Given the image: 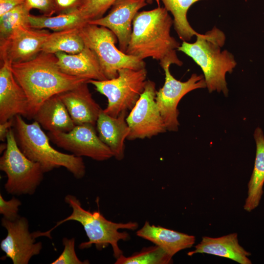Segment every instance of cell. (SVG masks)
Instances as JSON below:
<instances>
[{
  "instance_id": "obj_35",
  "label": "cell",
  "mask_w": 264,
  "mask_h": 264,
  "mask_svg": "<svg viewBox=\"0 0 264 264\" xmlns=\"http://www.w3.org/2000/svg\"><path fill=\"white\" fill-rule=\"evenodd\" d=\"M148 4H151L153 3L154 0H146Z\"/></svg>"
},
{
  "instance_id": "obj_20",
  "label": "cell",
  "mask_w": 264,
  "mask_h": 264,
  "mask_svg": "<svg viewBox=\"0 0 264 264\" xmlns=\"http://www.w3.org/2000/svg\"><path fill=\"white\" fill-rule=\"evenodd\" d=\"M136 234L160 247L172 257L182 250L191 247L196 240L194 236L151 225L149 221H146Z\"/></svg>"
},
{
  "instance_id": "obj_16",
  "label": "cell",
  "mask_w": 264,
  "mask_h": 264,
  "mask_svg": "<svg viewBox=\"0 0 264 264\" xmlns=\"http://www.w3.org/2000/svg\"><path fill=\"white\" fill-rule=\"evenodd\" d=\"M84 82L77 87L59 94L75 125L96 123L102 110L92 97Z\"/></svg>"
},
{
  "instance_id": "obj_19",
  "label": "cell",
  "mask_w": 264,
  "mask_h": 264,
  "mask_svg": "<svg viewBox=\"0 0 264 264\" xmlns=\"http://www.w3.org/2000/svg\"><path fill=\"white\" fill-rule=\"evenodd\" d=\"M195 250L189 252L188 256L205 253L231 259L240 264H251L248 258L250 253L239 243L238 234L234 233L218 238L203 237Z\"/></svg>"
},
{
  "instance_id": "obj_11",
  "label": "cell",
  "mask_w": 264,
  "mask_h": 264,
  "mask_svg": "<svg viewBox=\"0 0 264 264\" xmlns=\"http://www.w3.org/2000/svg\"><path fill=\"white\" fill-rule=\"evenodd\" d=\"M53 143L77 156H86L97 161H105L113 156L110 148L97 135L90 124L76 125L70 131L49 132Z\"/></svg>"
},
{
  "instance_id": "obj_26",
  "label": "cell",
  "mask_w": 264,
  "mask_h": 264,
  "mask_svg": "<svg viewBox=\"0 0 264 264\" xmlns=\"http://www.w3.org/2000/svg\"><path fill=\"white\" fill-rule=\"evenodd\" d=\"M172 257L160 247L154 246L145 247L140 251L129 257L120 255L115 264H169L172 263Z\"/></svg>"
},
{
  "instance_id": "obj_33",
  "label": "cell",
  "mask_w": 264,
  "mask_h": 264,
  "mask_svg": "<svg viewBox=\"0 0 264 264\" xmlns=\"http://www.w3.org/2000/svg\"><path fill=\"white\" fill-rule=\"evenodd\" d=\"M25 2V0H0V16Z\"/></svg>"
},
{
  "instance_id": "obj_24",
  "label": "cell",
  "mask_w": 264,
  "mask_h": 264,
  "mask_svg": "<svg viewBox=\"0 0 264 264\" xmlns=\"http://www.w3.org/2000/svg\"><path fill=\"white\" fill-rule=\"evenodd\" d=\"M161 1L165 8L173 16V24L179 38L182 41H190L194 36L199 33L190 25L187 20V12L190 7L197 2L202 0H156Z\"/></svg>"
},
{
  "instance_id": "obj_8",
  "label": "cell",
  "mask_w": 264,
  "mask_h": 264,
  "mask_svg": "<svg viewBox=\"0 0 264 264\" xmlns=\"http://www.w3.org/2000/svg\"><path fill=\"white\" fill-rule=\"evenodd\" d=\"M118 72V76L114 78L88 81L107 97L108 105L103 111L114 117L132 109L144 91L147 81L145 68L138 70L124 68Z\"/></svg>"
},
{
  "instance_id": "obj_3",
  "label": "cell",
  "mask_w": 264,
  "mask_h": 264,
  "mask_svg": "<svg viewBox=\"0 0 264 264\" xmlns=\"http://www.w3.org/2000/svg\"><path fill=\"white\" fill-rule=\"evenodd\" d=\"M196 37L193 43L183 41L177 50L191 58L201 68L209 92H222L227 96L228 89L225 75L232 72L237 63L231 53L227 50L221 51L225 41L224 34L214 26Z\"/></svg>"
},
{
  "instance_id": "obj_17",
  "label": "cell",
  "mask_w": 264,
  "mask_h": 264,
  "mask_svg": "<svg viewBox=\"0 0 264 264\" xmlns=\"http://www.w3.org/2000/svg\"><path fill=\"white\" fill-rule=\"evenodd\" d=\"M61 70L66 74L88 80H107L95 54L85 46L80 52L70 54L63 52L55 54Z\"/></svg>"
},
{
  "instance_id": "obj_34",
  "label": "cell",
  "mask_w": 264,
  "mask_h": 264,
  "mask_svg": "<svg viewBox=\"0 0 264 264\" xmlns=\"http://www.w3.org/2000/svg\"><path fill=\"white\" fill-rule=\"evenodd\" d=\"M14 117L0 123V140L2 142L6 141L7 134L9 130L13 127Z\"/></svg>"
},
{
  "instance_id": "obj_18",
  "label": "cell",
  "mask_w": 264,
  "mask_h": 264,
  "mask_svg": "<svg viewBox=\"0 0 264 264\" xmlns=\"http://www.w3.org/2000/svg\"><path fill=\"white\" fill-rule=\"evenodd\" d=\"M127 112H122L114 117L104 112L102 109L96 123L99 138L118 160L124 157V142L130 132L126 120Z\"/></svg>"
},
{
  "instance_id": "obj_32",
  "label": "cell",
  "mask_w": 264,
  "mask_h": 264,
  "mask_svg": "<svg viewBox=\"0 0 264 264\" xmlns=\"http://www.w3.org/2000/svg\"><path fill=\"white\" fill-rule=\"evenodd\" d=\"M25 3L31 9H37L43 15L51 16L55 14L52 0H25Z\"/></svg>"
},
{
  "instance_id": "obj_14",
  "label": "cell",
  "mask_w": 264,
  "mask_h": 264,
  "mask_svg": "<svg viewBox=\"0 0 264 264\" xmlns=\"http://www.w3.org/2000/svg\"><path fill=\"white\" fill-rule=\"evenodd\" d=\"M147 4L146 0H117L107 15L88 22L111 30L118 39L119 49L125 53L131 39L133 19Z\"/></svg>"
},
{
  "instance_id": "obj_22",
  "label": "cell",
  "mask_w": 264,
  "mask_h": 264,
  "mask_svg": "<svg viewBox=\"0 0 264 264\" xmlns=\"http://www.w3.org/2000/svg\"><path fill=\"white\" fill-rule=\"evenodd\" d=\"M254 137L256 144V158L248 183L247 197L243 206L247 212H251L258 206L263 194L264 183V135L259 127L255 130Z\"/></svg>"
},
{
  "instance_id": "obj_12",
  "label": "cell",
  "mask_w": 264,
  "mask_h": 264,
  "mask_svg": "<svg viewBox=\"0 0 264 264\" xmlns=\"http://www.w3.org/2000/svg\"><path fill=\"white\" fill-rule=\"evenodd\" d=\"M1 224L7 234L1 240L0 247L14 264H27L33 256L40 253L42 242H36L37 237L35 232H30L26 218L20 216L14 221L2 218Z\"/></svg>"
},
{
  "instance_id": "obj_9",
  "label": "cell",
  "mask_w": 264,
  "mask_h": 264,
  "mask_svg": "<svg viewBox=\"0 0 264 264\" xmlns=\"http://www.w3.org/2000/svg\"><path fill=\"white\" fill-rule=\"evenodd\" d=\"M156 91L155 83L147 80L144 91L126 118L130 129L128 140L151 138L166 132L155 101Z\"/></svg>"
},
{
  "instance_id": "obj_2",
  "label": "cell",
  "mask_w": 264,
  "mask_h": 264,
  "mask_svg": "<svg viewBox=\"0 0 264 264\" xmlns=\"http://www.w3.org/2000/svg\"><path fill=\"white\" fill-rule=\"evenodd\" d=\"M55 54L41 52L35 58L11 65L13 75L23 89L28 102V119L50 97L71 89L88 80L63 72Z\"/></svg>"
},
{
  "instance_id": "obj_28",
  "label": "cell",
  "mask_w": 264,
  "mask_h": 264,
  "mask_svg": "<svg viewBox=\"0 0 264 264\" xmlns=\"http://www.w3.org/2000/svg\"><path fill=\"white\" fill-rule=\"evenodd\" d=\"M117 0H84L78 12L83 19L86 22L98 19L103 17L104 14Z\"/></svg>"
},
{
  "instance_id": "obj_13",
  "label": "cell",
  "mask_w": 264,
  "mask_h": 264,
  "mask_svg": "<svg viewBox=\"0 0 264 264\" xmlns=\"http://www.w3.org/2000/svg\"><path fill=\"white\" fill-rule=\"evenodd\" d=\"M50 33L45 29L19 27L6 39L0 41L1 63L12 65L35 58L42 52Z\"/></svg>"
},
{
  "instance_id": "obj_25",
  "label": "cell",
  "mask_w": 264,
  "mask_h": 264,
  "mask_svg": "<svg viewBox=\"0 0 264 264\" xmlns=\"http://www.w3.org/2000/svg\"><path fill=\"white\" fill-rule=\"evenodd\" d=\"M30 27L36 29H49L54 32L79 27L86 22L78 11L55 16L30 15Z\"/></svg>"
},
{
  "instance_id": "obj_7",
  "label": "cell",
  "mask_w": 264,
  "mask_h": 264,
  "mask_svg": "<svg viewBox=\"0 0 264 264\" xmlns=\"http://www.w3.org/2000/svg\"><path fill=\"white\" fill-rule=\"evenodd\" d=\"M6 148L0 158V169L7 180V193L20 196L34 194L44 178L41 166L27 157L17 145L12 128L6 137Z\"/></svg>"
},
{
  "instance_id": "obj_6",
  "label": "cell",
  "mask_w": 264,
  "mask_h": 264,
  "mask_svg": "<svg viewBox=\"0 0 264 264\" xmlns=\"http://www.w3.org/2000/svg\"><path fill=\"white\" fill-rule=\"evenodd\" d=\"M79 30L85 46L96 55L107 79L117 77L118 70L122 68L138 70L145 68L143 60L127 54L116 47L118 39L109 29L87 22Z\"/></svg>"
},
{
  "instance_id": "obj_5",
  "label": "cell",
  "mask_w": 264,
  "mask_h": 264,
  "mask_svg": "<svg viewBox=\"0 0 264 264\" xmlns=\"http://www.w3.org/2000/svg\"><path fill=\"white\" fill-rule=\"evenodd\" d=\"M65 201L72 209V213L67 218L57 222L56 225L49 230L40 232L41 237L51 238V231L59 225L67 221H76L83 226L88 239V242L79 245V249L88 248L94 244L97 250H101L110 245L116 259L123 254L118 242L121 240L127 241L130 237L127 232H120L119 230H135L138 227L137 222L116 223L109 220L99 211L91 212L84 209L80 200L72 195H67L65 197Z\"/></svg>"
},
{
  "instance_id": "obj_29",
  "label": "cell",
  "mask_w": 264,
  "mask_h": 264,
  "mask_svg": "<svg viewBox=\"0 0 264 264\" xmlns=\"http://www.w3.org/2000/svg\"><path fill=\"white\" fill-rule=\"evenodd\" d=\"M64 250L60 256L51 264H88V260L81 261L77 257L75 250V239L65 237L62 240Z\"/></svg>"
},
{
  "instance_id": "obj_4",
  "label": "cell",
  "mask_w": 264,
  "mask_h": 264,
  "mask_svg": "<svg viewBox=\"0 0 264 264\" xmlns=\"http://www.w3.org/2000/svg\"><path fill=\"white\" fill-rule=\"evenodd\" d=\"M12 129L18 146L31 160L40 164L44 173L64 167L77 179L83 177L86 166L82 157L67 154L55 149L48 135L34 121L27 123L20 115L14 117Z\"/></svg>"
},
{
  "instance_id": "obj_23",
  "label": "cell",
  "mask_w": 264,
  "mask_h": 264,
  "mask_svg": "<svg viewBox=\"0 0 264 264\" xmlns=\"http://www.w3.org/2000/svg\"><path fill=\"white\" fill-rule=\"evenodd\" d=\"M79 27L50 33L42 51L52 54L63 52L70 54L80 52L85 45L80 35Z\"/></svg>"
},
{
  "instance_id": "obj_1",
  "label": "cell",
  "mask_w": 264,
  "mask_h": 264,
  "mask_svg": "<svg viewBox=\"0 0 264 264\" xmlns=\"http://www.w3.org/2000/svg\"><path fill=\"white\" fill-rule=\"evenodd\" d=\"M173 20L165 8L158 6L138 12L132 22L131 39L125 53L143 60L152 58L163 68L167 65L181 66L176 51L180 45L170 34Z\"/></svg>"
},
{
  "instance_id": "obj_31",
  "label": "cell",
  "mask_w": 264,
  "mask_h": 264,
  "mask_svg": "<svg viewBox=\"0 0 264 264\" xmlns=\"http://www.w3.org/2000/svg\"><path fill=\"white\" fill-rule=\"evenodd\" d=\"M55 13L70 14L78 11L84 0H52Z\"/></svg>"
},
{
  "instance_id": "obj_30",
  "label": "cell",
  "mask_w": 264,
  "mask_h": 264,
  "mask_svg": "<svg viewBox=\"0 0 264 264\" xmlns=\"http://www.w3.org/2000/svg\"><path fill=\"white\" fill-rule=\"evenodd\" d=\"M21 205V201L15 197L10 200H5L0 194V214L3 216L4 219L10 221L18 219L20 217L18 213Z\"/></svg>"
},
{
  "instance_id": "obj_21",
  "label": "cell",
  "mask_w": 264,
  "mask_h": 264,
  "mask_svg": "<svg viewBox=\"0 0 264 264\" xmlns=\"http://www.w3.org/2000/svg\"><path fill=\"white\" fill-rule=\"evenodd\" d=\"M33 119L49 132H68L76 126L59 94L46 100Z\"/></svg>"
},
{
  "instance_id": "obj_15",
  "label": "cell",
  "mask_w": 264,
  "mask_h": 264,
  "mask_svg": "<svg viewBox=\"0 0 264 264\" xmlns=\"http://www.w3.org/2000/svg\"><path fill=\"white\" fill-rule=\"evenodd\" d=\"M17 115L28 118L27 97L15 79L11 65L3 62L0 69V123Z\"/></svg>"
},
{
  "instance_id": "obj_10",
  "label": "cell",
  "mask_w": 264,
  "mask_h": 264,
  "mask_svg": "<svg viewBox=\"0 0 264 264\" xmlns=\"http://www.w3.org/2000/svg\"><path fill=\"white\" fill-rule=\"evenodd\" d=\"M169 65L163 68L165 72L163 86L156 91L155 101L167 131L176 132L179 125L177 105L181 98L188 92L206 87L202 75L193 74L185 82L177 80L169 70Z\"/></svg>"
},
{
  "instance_id": "obj_27",
  "label": "cell",
  "mask_w": 264,
  "mask_h": 264,
  "mask_svg": "<svg viewBox=\"0 0 264 264\" xmlns=\"http://www.w3.org/2000/svg\"><path fill=\"white\" fill-rule=\"evenodd\" d=\"M31 10L25 2L0 16V41L6 39L19 27H30Z\"/></svg>"
}]
</instances>
